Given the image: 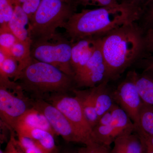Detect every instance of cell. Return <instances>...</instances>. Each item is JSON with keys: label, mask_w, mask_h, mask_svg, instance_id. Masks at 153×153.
<instances>
[{"label": "cell", "mask_w": 153, "mask_h": 153, "mask_svg": "<svg viewBox=\"0 0 153 153\" xmlns=\"http://www.w3.org/2000/svg\"><path fill=\"white\" fill-rule=\"evenodd\" d=\"M141 13L139 9L124 2L82 10L73 14L64 25L65 36L71 43L89 37L101 38L123 25L137 22Z\"/></svg>", "instance_id": "1"}, {"label": "cell", "mask_w": 153, "mask_h": 153, "mask_svg": "<svg viewBox=\"0 0 153 153\" xmlns=\"http://www.w3.org/2000/svg\"><path fill=\"white\" fill-rule=\"evenodd\" d=\"M145 32L137 22L119 27L101 38L107 80H115L144 53Z\"/></svg>", "instance_id": "2"}, {"label": "cell", "mask_w": 153, "mask_h": 153, "mask_svg": "<svg viewBox=\"0 0 153 153\" xmlns=\"http://www.w3.org/2000/svg\"><path fill=\"white\" fill-rule=\"evenodd\" d=\"M19 83L23 90L38 96V98L50 93L66 94L73 90L74 78L51 64L32 58L14 82Z\"/></svg>", "instance_id": "3"}, {"label": "cell", "mask_w": 153, "mask_h": 153, "mask_svg": "<svg viewBox=\"0 0 153 153\" xmlns=\"http://www.w3.org/2000/svg\"><path fill=\"white\" fill-rule=\"evenodd\" d=\"M77 5L63 0H42L30 21L29 31L32 41H49L57 38L56 30L63 28L75 13Z\"/></svg>", "instance_id": "4"}, {"label": "cell", "mask_w": 153, "mask_h": 153, "mask_svg": "<svg viewBox=\"0 0 153 153\" xmlns=\"http://www.w3.org/2000/svg\"><path fill=\"white\" fill-rule=\"evenodd\" d=\"M72 44L66 37L60 35L49 41H33L31 57L57 67L74 78V72L71 65Z\"/></svg>", "instance_id": "5"}, {"label": "cell", "mask_w": 153, "mask_h": 153, "mask_svg": "<svg viewBox=\"0 0 153 153\" xmlns=\"http://www.w3.org/2000/svg\"><path fill=\"white\" fill-rule=\"evenodd\" d=\"M46 101L59 110L68 119L85 145L94 142L92 139V128L88 121L81 103L76 96L66 94H51Z\"/></svg>", "instance_id": "6"}, {"label": "cell", "mask_w": 153, "mask_h": 153, "mask_svg": "<svg viewBox=\"0 0 153 153\" xmlns=\"http://www.w3.org/2000/svg\"><path fill=\"white\" fill-rule=\"evenodd\" d=\"M111 109L112 122L108 125H97L93 128L91 135L94 142L109 147L118 137L129 129L135 128L128 115L118 105L114 104Z\"/></svg>", "instance_id": "7"}, {"label": "cell", "mask_w": 153, "mask_h": 153, "mask_svg": "<svg viewBox=\"0 0 153 153\" xmlns=\"http://www.w3.org/2000/svg\"><path fill=\"white\" fill-rule=\"evenodd\" d=\"M32 105L45 116L57 135L68 142L81 143L76 130L59 110L44 99L37 98Z\"/></svg>", "instance_id": "8"}, {"label": "cell", "mask_w": 153, "mask_h": 153, "mask_svg": "<svg viewBox=\"0 0 153 153\" xmlns=\"http://www.w3.org/2000/svg\"><path fill=\"white\" fill-rule=\"evenodd\" d=\"M111 94L114 101L125 111L135 128L138 127L140 111L143 102L135 84L128 75Z\"/></svg>", "instance_id": "9"}, {"label": "cell", "mask_w": 153, "mask_h": 153, "mask_svg": "<svg viewBox=\"0 0 153 153\" xmlns=\"http://www.w3.org/2000/svg\"><path fill=\"white\" fill-rule=\"evenodd\" d=\"M100 41L87 63L74 77L76 87L92 88L107 80V69Z\"/></svg>", "instance_id": "10"}, {"label": "cell", "mask_w": 153, "mask_h": 153, "mask_svg": "<svg viewBox=\"0 0 153 153\" xmlns=\"http://www.w3.org/2000/svg\"><path fill=\"white\" fill-rule=\"evenodd\" d=\"M23 94L15 95L8 89L0 86V117L10 129L14 130L21 116L29 109L28 103Z\"/></svg>", "instance_id": "11"}, {"label": "cell", "mask_w": 153, "mask_h": 153, "mask_svg": "<svg viewBox=\"0 0 153 153\" xmlns=\"http://www.w3.org/2000/svg\"><path fill=\"white\" fill-rule=\"evenodd\" d=\"M101 38L89 37L73 43L71 49V65L74 75L90 60Z\"/></svg>", "instance_id": "12"}, {"label": "cell", "mask_w": 153, "mask_h": 153, "mask_svg": "<svg viewBox=\"0 0 153 153\" xmlns=\"http://www.w3.org/2000/svg\"><path fill=\"white\" fill-rule=\"evenodd\" d=\"M14 130L17 135L27 137L38 143L46 153H57L54 135L47 131L36 128L18 122Z\"/></svg>", "instance_id": "13"}, {"label": "cell", "mask_w": 153, "mask_h": 153, "mask_svg": "<svg viewBox=\"0 0 153 153\" xmlns=\"http://www.w3.org/2000/svg\"><path fill=\"white\" fill-rule=\"evenodd\" d=\"M30 23L29 17L22 9V4L15 0L13 14L8 26L19 41L31 47L33 41L29 31Z\"/></svg>", "instance_id": "14"}, {"label": "cell", "mask_w": 153, "mask_h": 153, "mask_svg": "<svg viewBox=\"0 0 153 153\" xmlns=\"http://www.w3.org/2000/svg\"><path fill=\"white\" fill-rule=\"evenodd\" d=\"M134 131L130 129L118 137L110 153H143L142 143L137 134H133Z\"/></svg>", "instance_id": "15"}, {"label": "cell", "mask_w": 153, "mask_h": 153, "mask_svg": "<svg viewBox=\"0 0 153 153\" xmlns=\"http://www.w3.org/2000/svg\"><path fill=\"white\" fill-rule=\"evenodd\" d=\"M19 74V63L14 58L0 51V86L8 89H15L17 83L11 81Z\"/></svg>", "instance_id": "16"}, {"label": "cell", "mask_w": 153, "mask_h": 153, "mask_svg": "<svg viewBox=\"0 0 153 153\" xmlns=\"http://www.w3.org/2000/svg\"><path fill=\"white\" fill-rule=\"evenodd\" d=\"M72 91L81 103L88 121L92 128L98 123L99 117L96 110L94 91V87L85 90H76Z\"/></svg>", "instance_id": "17"}, {"label": "cell", "mask_w": 153, "mask_h": 153, "mask_svg": "<svg viewBox=\"0 0 153 153\" xmlns=\"http://www.w3.org/2000/svg\"><path fill=\"white\" fill-rule=\"evenodd\" d=\"M127 75L135 84L143 102L153 105V76L135 71H130Z\"/></svg>", "instance_id": "18"}, {"label": "cell", "mask_w": 153, "mask_h": 153, "mask_svg": "<svg viewBox=\"0 0 153 153\" xmlns=\"http://www.w3.org/2000/svg\"><path fill=\"white\" fill-rule=\"evenodd\" d=\"M18 122L30 126L47 131L54 136L57 135L44 114L34 107L32 106L27 110Z\"/></svg>", "instance_id": "19"}, {"label": "cell", "mask_w": 153, "mask_h": 153, "mask_svg": "<svg viewBox=\"0 0 153 153\" xmlns=\"http://www.w3.org/2000/svg\"><path fill=\"white\" fill-rule=\"evenodd\" d=\"M108 81H105L94 87L96 110L99 119L112 107L114 100L108 92Z\"/></svg>", "instance_id": "20"}, {"label": "cell", "mask_w": 153, "mask_h": 153, "mask_svg": "<svg viewBox=\"0 0 153 153\" xmlns=\"http://www.w3.org/2000/svg\"><path fill=\"white\" fill-rule=\"evenodd\" d=\"M10 56L14 58L19 63V74L26 67L32 60L31 55V47L18 41L10 51ZM17 76L16 77L17 78Z\"/></svg>", "instance_id": "21"}, {"label": "cell", "mask_w": 153, "mask_h": 153, "mask_svg": "<svg viewBox=\"0 0 153 153\" xmlns=\"http://www.w3.org/2000/svg\"><path fill=\"white\" fill-rule=\"evenodd\" d=\"M146 133L153 135V105L143 102L140 111L138 127Z\"/></svg>", "instance_id": "22"}, {"label": "cell", "mask_w": 153, "mask_h": 153, "mask_svg": "<svg viewBox=\"0 0 153 153\" xmlns=\"http://www.w3.org/2000/svg\"><path fill=\"white\" fill-rule=\"evenodd\" d=\"M19 41L8 25L0 26V51L10 56L11 48Z\"/></svg>", "instance_id": "23"}, {"label": "cell", "mask_w": 153, "mask_h": 153, "mask_svg": "<svg viewBox=\"0 0 153 153\" xmlns=\"http://www.w3.org/2000/svg\"><path fill=\"white\" fill-rule=\"evenodd\" d=\"M137 22L145 33L153 29V0H149L145 5Z\"/></svg>", "instance_id": "24"}, {"label": "cell", "mask_w": 153, "mask_h": 153, "mask_svg": "<svg viewBox=\"0 0 153 153\" xmlns=\"http://www.w3.org/2000/svg\"><path fill=\"white\" fill-rule=\"evenodd\" d=\"M15 0H0V26L8 25L13 16Z\"/></svg>", "instance_id": "25"}, {"label": "cell", "mask_w": 153, "mask_h": 153, "mask_svg": "<svg viewBox=\"0 0 153 153\" xmlns=\"http://www.w3.org/2000/svg\"><path fill=\"white\" fill-rule=\"evenodd\" d=\"M77 4L83 6H94L99 7L116 5L120 4L118 0H73Z\"/></svg>", "instance_id": "26"}, {"label": "cell", "mask_w": 153, "mask_h": 153, "mask_svg": "<svg viewBox=\"0 0 153 153\" xmlns=\"http://www.w3.org/2000/svg\"><path fill=\"white\" fill-rule=\"evenodd\" d=\"M80 148L77 153H110L109 147L93 142Z\"/></svg>", "instance_id": "27"}, {"label": "cell", "mask_w": 153, "mask_h": 153, "mask_svg": "<svg viewBox=\"0 0 153 153\" xmlns=\"http://www.w3.org/2000/svg\"><path fill=\"white\" fill-rule=\"evenodd\" d=\"M42 0H28L22 5V9L29 17L30 21L38 10Z\"/></svg>", "instance_id": "28"}, {"label": "cell", "mask_w": 153, "mask_h": 153, "mask_svg": "<svg viewBox=\"0 0 153 153\" xmlns=\"http://www.w3.org/2000/svg\"><path fill=\"white\" fill-rule=\"evenodd\" d=\"M144 43V53L146 52L148 54H150L146 57H153V29L145 32Z\"/></svg>", "instance_id": "29"}, {"label": "cell", "mask_w": 153, "mask_h": 153, "mask_svg": "<svg viewBox=\"0 0 153 153\" xmlns=\"http://www.w3.org/2000/svg\"><path fill=\"white\" fill-rule=\"evenodd\" d=\"M13 133H11L10 140L8 143L6 152L4 153H24L15 141Z\"/></svg>", "instance_id": "30"}, {"label": "cell", "mask_w": 153, "mask_h": 153, "mask_svg": "<svg viewBox=\"0 0 153 153\" xmlns=\"http://www.w3.org/2000/svg\"><path fill=\"white\" fill-rule=\"evenodd\" d=\"M113 115L111 108L107 111L99 119L98 123L97 125L106 126L109 125L112 122Z\"/></svg>", "instance_id": "31"}, {"label": "cell", "mask_w": 153, "mask_h": 153, "mask_svg": "<svg viewBox=\"0 0 153 153\" xmlns=\"http://www.w3.org/2000/svg\"><path fill=\"white\" fill-rule=\"evenodd\" d=\"M149 1V0H123L122 2L130 4L142 11L143 8Z\"/></svg>", "instance_id": "32"}, {"label": "cell", "mask_w": 153, "mask_h": 153, "mask_svg": "<svg viewBox=\"0 0 153 153\" xmlns=\"http://www.w3.org/2000/svg\"><path fill=\"white\" fill-rule=\"evenodd\" d=\"M144 63L145 69L143 73L153 76V57H146Z\"/></svg>", "instance_id": "33"}, {"label": "cell", "mask_w": 153, "mask_h": 153, "mask_svg": "<svg viewBox=\"0 0 153 153\" xmlns=\"http://www.w3.org/2000/svg\"><path fill=\"white\" fill-rule=\"evenodd\" d=\"M142 143L143 146V153H153V147L146 143L142 142Z\"/></svg>", "instance_id": "34"}, {"label": "cell", "mask_w": 153, "mask_h": 153, "mask_svg": "<svg viewBox=\"0 0 153 153\" xmlns=\"http://www.w3.org/2000/svg\"><path fill=\"white\" fill-rule=\"evenodd\" d=\"M16 1H17L19 2L20 4H24V3H25V2L27 1L28 0H16Z\"/></svg>", "instance_id": "35"}, {"label": "cell", "mask_w": 153, "mask_h": 153, "mask_svg": "<svg viewBox=\"0 0 153 153\" xmlns=\"http://www.w3.org/2000/svg\"><path fill=\"white\" fill-rule=\"evenodd\" d=\"M63 1H64L68 3H74V1H73V0H63Z\"/></svg>", "instance_id": "36"}, {"label": "cell", "mask_w": 153, "mask_h": 153, "mask_svg": "<svg viewBox=\"0 0 153 153\" xmlns=\"http://www.w3.org/2000/svg\"><path fill=\"white\" fill-rule=\"evenodd\" d=\"M0 153H4L3 152V151H2L1 150H0Z\"/></svg>", "instance_id": "37"}, {"label": "cell", "mask_w": 153, "mask_h": 153, "mask_svg": "<svg viewBox=\"0 0 153 153\" xmlns=\"http://www.w3.org/2000/svg\"><path fill=\"white\" fill-rule=\"evenodd\" d=\"M118 1H119V2L120 3V2L119 1V0H118ZM123 0H121V2H122V1Z\"/></svg>", "instance_id": "38"}, {"label": "cell", "mask_w": 153, "mask_h": 153, "mask_svg": "<svg viewBox=\"0 0 153 153\" xmlns=\"http://www.w3.org/2000/svg\"><path fill=\"white\" fill-rule=\"evenodd\" d=\"M68 153V152H65V153Z\"/></svg>", "instance_id": "39"}]
</instances>
